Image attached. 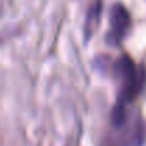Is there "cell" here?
Listing matches in <instances>:
<instances>
[{
    "label": "cell",
    "mask_w": 146,
    "mask_h": 146,
    "mask_svg": "<svg viewBox=\"0 0 146 146\" xmlns=\"http://www.w3.org/2000/svg\"><path fill=\"white\" fill-rule=\"evenodd\" d=\"M111 21H112L113 34H116L118 37H122L125 30L129 27V16H128L126 10L122 6H115L112 10Z\"/></svg>",
    "instance_id": "6da1fadb"
}]
</instances>
